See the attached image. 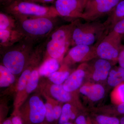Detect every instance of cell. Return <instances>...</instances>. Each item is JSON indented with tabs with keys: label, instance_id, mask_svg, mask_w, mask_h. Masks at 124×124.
Listing matches in <instances>:
<instances>
[{
	"label": "cell",
	"instance_id": "obj_1",
	"mask_svg": "<svg viewBox=\"0 0 124 124\" xmlns=\"http://www.w3.org/2000/svg\"><path fill=\"white\" fill-rule=\"evenodd\" d=\"M36 43L25 38L8 48L2 50V65L14 74L23 71L32 55Z\"/></svg>",
	"mask_w": 124,
	"mask_h": 124
},
{
	"label": "cell",
	"instance_id": "obj_2",
	"mask_svg": "<svg viewBox=\"0 0 124 124\" xmlns=\"http://www.w3.org/2000/svg\"><path fill=\"white\" fill-rule=\"evenodd\" d=\"M58 17L16 18L19 28L26 38L37 44L46 38L57 28Z\"/></svg>",
	"mask_w": 124,
	"mask_h": 124
},
{
	"label": "cell",
	"instance_id": "obj_3",
	"mask_svg": "<svg viewBox=\"0 0 124 124\" xmlns=\"http://www.w3.org/2000/svg\"><path fill=\"white\" fill-rule=\"evenodd\" d=\"M107 29L104 23L95 21L82 23L79 19L74 20L71 46L97 45L106 35Z\"/></svg>",
	"mask_w": 124,
	"mask_h": 124
},
{
	"label": "cell",
	"instance_id": "obj_4",
	"mask_svg": "<svg viewBox=\"0 0 124 124\" xmlns=\"http://www.w3.org/2000/svg\"><path fill=\"white\" fill-rule=\"evenodd\" d=\"M3 10L16 18L60 16L55 7L44 6L24 0H12L4 5Z\"/></svg>",
	"mask_w": 124,
	"mask_h": 124
},
{
	"label": "cell",
	"instance_id": "obj_5",
	"mask_svg": "<svg viewBox=\"0 0 124 124\" xmlns=\"http://www.w3.org/2000/svg\"><path fill=\"white\" fill-rule=\"evenodd\" d=\"M73 25L74 21L70 24L57 28L46 38L44 42V52H46L48 58L62 59L71 46Z\"/></svg>",
	"mask_w": 124,
	"mask_h": 124
},
{
	"label": "cell",
	"instance_id": "obj_6",
	"mask_svg": "<svg viewBox=\"0 0 124 124\" xmlns=\"http://www.w3.org/2000/svg\"><path fill=\"white\" fill-rule=\"evenodd\" d=\"M122 36L111 31L103 37L96 46L97 56L100 59L111 61H118L122 48Z\"/></svg>",
	"mask_w": 124,
	"mask_h": 124
},
{
	"label": "cell",
	"instance_id": "obj_7",
	"mask_svg": "<svg viewBox=\"0 0 124 124\" xmlns=\"http://www.w3.org/2000/svg\"><path fill=\"white\" fill-rule=\"evenodd\" d=\"M122 0H88L81 18L93 22L109 14Z\"/></svg>",
	"mask_w": 124,
	"mask_h": 124
},
{
	"label": "cell",
	"instance_id": "obj_8",
	"mask_svg": "<svg viewBox=\"0 0 124 124\" xmlns=\"http://www.w3.org/2000/svg\"><path fill=\"white\" fill-rule=\"evenodd\" d=\"M88 0H57L55 7L60 16L81 18Z\"/></svg>",
	"mask_w": 124,
	"mask_h": 124
},
{
	"label": "cell",
	"instance_id": "obj_9",
	"mask_svg": "<svg viewBox=\"0 0 124 124\" xmlns=\"http://www.w3.org/2000/svg\"><path fill=\"white\" fill-rule=\"evenodd\" d=\"M97 45H79L72 46L63 59L64 64L84 62L95 57Z\"/></svg>",
	"mask_w": 124,
	"mask_h": 124
},
{
	"label": "cell",
	"instance_id": "obj_10",
	"mask_svg": "<svg viewBox=\"0 0 124 124\" xmlns=\"http://www.w3.org/2000/svg\"><path fill=\"white\" fill-rule=\"evenodd\" d=\"M30 111L29 117L32 123L38 124L43 122L46 117L45 106L39 98L32 96L29 101Z\"/></svg>",
	"mask_w": 124,
	"mask_h": 124
},
{
	"label": "cell",
	"instance_id": "obj_11",
	"mask_svg": "<svg viewBox=\"0 0 124 124\" xmlns=\"http://www.w3.org/2000/svg\"><path fill=\"white\" fill-rule=\"evenodd\" d=\"M26 38L19 29L0 31L1 50L9 48Z\"/></svg>",
	"mask_w": 124,
	"mask_h": 124
},
{
	"label": "cell",
	"instance_id": "obj_12",
	"mask_svg": "<svg viewBox=\"0 0 124 124\" xmlns=\"http://www.w3.org/2000/svg\"><path fill=\"white\" fill-rule=\"evenodd\" d=\"M86 66V64H82L70 75L63 85L66 91L72 92L77 89L81 86L85 75V69Z\"/></svg>",
	"mask_w": 124,
	"mask_h": 124
},
{
	"label": "cell",
	"instance_id": "obj_13",
	"mask_svg": "<svg viewBox=\"0 0 124 124\" xmlns=\"http://www.w3.org/2000/svg\"><path fill=\"white\" fill-rule=\"evenodd\" d=\"M80 92L93 101L102 99L105 93L104 88L98 84L85 85L80 88Z\"/></svg>",
	"mask_w": 124,
	"mask_h": 124
},
{
	"label": "cell",
	"instance_id": "obj_14",
	"mask_svg": "<svg viewBox=\"0 0 124 124\" xmlns=\"http://www.w3.org/2000/svg\"><path fill=\"white\" fill-rule=\"evenodd\" d=\"M111 67L110 63L108 60L99 59L94 65L93 77L96 81L104 80L108 77Z\"/></svg>",
	"mask_w": 124,
	"mask_h": 124
},
{
	"label": "cell",
	"instance_id": "obj_15",
	"mask_svg": "<svg viewBox=\"0 0 124 124\" xmlns=\"http://www.w3.org/2000/svg\"><path fill=\"white\" fill-rule=\"evenodd\" d=\"M108 15L104 23L108 29H111L117 23L124 19V0L121 1Z\"/></svg>",
	"mask_w": 124,
	"mask_h": 124
},
{
	"label": "cell",
	"instance_id": "obj_16",
	"mask_svg": "<svg viewBox=\"0 0 124 124\" xmlns=\"http://www.w3.org/2000/svg\"><path fill=\"white\" fill-rule=\"evenodd\" d=\"M60 67L59 60L53 58L45 60L38 69L40 75L47 76L57 71Z\"/></svg>",
	"mask_w": 124,
	"mask_h": 124
},
{
	"label": "cell",
	"instance_id": "obj_17",
	"mask_svg": "<svg viewBox=\"0 0 124 124\" xmlns=\"http://www.w3.org/2000/svg\"><path fill=\"white\" fill-rule=\"evenodd\" d=\"M19 29L17 20L13 15L0 12V31Z\"/></svg>",
	"mask_w": 124,
	"mask_h": 124
},
{
	"label": "cell",
	"instance_id": "obj_18",
	"mask_svg": "<svg viewBox=\"0 0 124 124\" xmlns=\"http://www.w3.org/2000/svg\"><path fill=\"white\" fill-rule=\"evenodd\" d=\"M50 92L54 98L60 102H68L71 98L70 92L64 89L63 85H52L50 87Z\"/></svg>",
	"mask_w": 124,
	"mask_h": 124
},
{
	"label": "cell",
	"instance_id": "obj_19",
	"mask_svg": "<svg viewBox=\"0 0 124 124\" xmlns=\"http://www.w3.org/2000/svg\"><path fill=\"white\" fill-rule=\"evenodd\" d=\"M0 86L6 87L13 84L15 81V77L13 73L4 65L0 66Z\"/></svg>",
	"mask_w": 124,
	"mask_h": 124
},
{
	"label": "cell",
	"instance_id": "obj_20",
	"mask_svg": "<svg viewBox=\"0 0 124 124\" xmlns=\"http://www.w3.org/2000/svg\"><path fill=\"white\" fill-rule=\"evenodd\" d=\"M112 102L118 105L124 103V82L115 87L111 94Z\"/></svg>",
	"mask_w": 124,
	"mask_h": 124
},
{
	"label": "cell",
	"instance_id": "obj_21",
	"mask_svg": "<svg viewBox=\"0 0 124 124\" xmlns=\"http://www.w3.org/2000/svg\"><path fill=\"white\" fill-rule=\"evenodd\" d=\"M76 118L75 113L72 110L70 104L67 103L64 104L62 108L59 123V124H64L68 122L69 120H74Z\"/></svg>",
	"mask_w": 124,
	"mask_h": 124
},
{
	"label": "cell",
	"instance_id": "obj_22",
	"mask_svg": "<svg viewBox=\"0 0 124 124\" xmlns=\"http://www.w3.org/2000/svg\"><path fill=\"white\" fill-rule=\"evenodd\" d=\"M70 73L67 71H56L48 76L49 79L54 84L62 85L68 79Z\"/></svg>",
	"mask_w": 124,
	"mask_h": 124
},
{
	"label": "cell",
	"instance_id": "obj_23",
	"mask_svg": "<svg viewBox=\"0 0 124 124\" xmlns=\"http://www.w3.org/2000/svg\"><path fill=\"white\" fill-rule=\"evenodd\" d=\"M39 75L38 69L36 68L32 71L25 89L27 93H31L37 88L39 81Z\"/></svg>",
	"mask_w": 124,
	"mask_h": 124
},
{
	"label": "cell",
	"instance_id": "obj_24",
	"mask_svg": "<svg viewBox=\"0 0 124 124\" xmlns=\"http://www.w3.org/2000/svg\"><path fill=\"white\" fill-rule=\"evenodd\" d=\"M95 123V124H120V119L117 117L102 115L97 116Z\"/></svg>",
	"mask_w": 124,
	"mask_h": 124
},
{
	"label": "cell",
	"instance_id": "obj_25",
	"mask_svg": "<svg viewBox=\"0 0 124 124\" xmlns=\"http://www.w3.org/2000/svg\"><path fill=\"white\" fill-rule=\"evenodd\" d=\"M108 82L110 86L116 87L124 82L120 74L117 70H112L108 75Z\"/></svg>",
	"mask_w": 124,
	"mask_h": 124
},
{
	"label": "cell",
	"instance_id": "obj_26",
	"mask_svg": "<svg viewBox=\"0 0 124 124\" xmlns=\"http://www.w3.org/2000/svg\"><path fill=\"white\" fill-rule=\"evenodd\" d=\"M46 108V120L49 122H52L54 120V116L53 108L50 103H46L45 104Z\"/></svg>",
	"mask_w": 124,
	"mask_h": 124
},
{
	"label": "cell",
	"instance_id": "obj_27",
	"mask_svg": "<svg viewBox=\"0 0 124 124\" xmlns=\"http://www.w3.org/2000/svg\"><path fill=\"white\" fill-rule=\"evenodd\" d=\"M111 31L122 36L124 35V19L117 23L112 28Z\"/></svg>",
	"mask_w": 124,
	"mask_h": 124
},
{
	"label": "cell",
	"instance_id": "obj_28",
	"mask_svg": "<svg viewBox=\"0 0 124 124\" xmlns=\"http://www.w3.org/2000/svg\"><path fill=\"white\" fill-rule=\"evenodd\" d=\"M76 124H91L90 121L87 120L84 116L81 115L77 117L75 121Z\"/></svg>",
	"mask_w": 124,
	"mask_h": 124
},
{
	"label": "cell",
	"instance_id": "obj_29",
	"mask_svg": "<svg viewBox=\"0 0 124 124\" xmlns=\"http://www.w3.org/2000/svg\"><path fill=\"white\" fill-rule=\"evenodd\" d=\"M62 108L60 106H56L53 108L54 120H57L60 118L62 114Z\"/></svg>",
	"mask_w": 124,
	"mask_h": 124
},
{
	"label": "cell",
	"instance_id": "obj_30",
	"mask_svg": "<svg viewBox=\"0 0 124 124\" xmlns=\"http://www.w3.org/2000/svg\"><path fill=\"white\" fill-rule=\"evenodd\" d=\"M115 114L124 116V103L117 105L116 111Z\"/></svg>",
	"mask_w": 124,
	"mask_h": 124
},
{
	"label": "cell",
	"instance_id": "obj_31",
	"mask_svg": "<svg viewBox=\"0 0 124 124\" xmlns=\"http://www.w3.org/2000/svg\"><path fill=\"white\" fill-rule=\"evenodd\" d=\"M118 61L121 67L124 69V54L121 51L118 57Z\"/></svg>",
	"mask_w": 124,
	"mask_h": 124
},
{
	"label": "cell",
	"instance_id": "obj_32",
	"mask_svg": "<svg viewBox=\"0 0 124 124\" xmlns=\"http://www.w3.org/2000/svg\"><path fill=\"white\" fill-rule=\"evenodd\" d=\"M24 0L38 4L39 3L46 4V3H50V2H53L54 0Z\"/></svg>",
	"mask_w": 124,
	"mask_h": 124
},
{
	"label": "cell",
	"instance_id": "obj_33",
	"mask_svg": "<svg viewBox=\"0 0 124 124\" xmlns=\"http://www.w3.org/2000/svg\"><path fill=\"white\" fill-rule=\"evenodd\" d=\"M11 121L13 124H23L21 119L18 116H14L13 117Z\"/></svg>",
	"mask_w": 124,
	"mask_h": 124
},
{
	"label": "cell",
	"instance_id": "obj_34",
	"mask_svg": "<svg viewBox=\"0 0 124 124\" xmlns=\"http://www.w3.org/2000/svg\"><path fill=\"white\" fill-rule=\"evenodd\" d=\"M117 70L119 72L121 77L122 78V79H123L124 82V69L120 67L118 68Z\"/></svg>",
	"mask_w": 124,
	"mask_h": 124
},
{
	"label": "cell",
	"instance_id": "obj_35",
	"mask_svg": "<svg viewBox=\"0 0 124 124\" xmlns=\"http://www.w3.org/2000/svg\"><path fill=\"white\" fill-rule=\"evenodd\" d=\"M11 0H0V1L1 3L4 5L11 1Z\"/></svg>",
	"mask_w": 124,
	"mask_h": 124
},
{
	"label": "cell",
	"instance_id": "obj_36",
	"mask_svg": "<svg viewBox=\"0 0 124 124\" xmlns=\"http://www.w3.org/2000/svg\"><path fill=\"white\" fill-rule=\"evenodd\" d=\"M2 124H13L12 121L9 120H6Z\"/></svg>",
	"mask_w": 124,
	"mask_h": 124
},
{
	"label": "cell",
	"instance_id": "obj_37",
	"mask_svg": "<svg viewBox=\"0 0 124 124\" xmlns=\"http://www.w3.org/2000/svg\"><path fill=\"white\" fill-rule=\"evenodd\" d=\"M71 124V123H70V122H67V123H65V124Z\"/></svg>",
	"mask_w": 124,
	"mask_h": 124
}]
</instances>
